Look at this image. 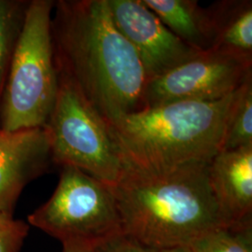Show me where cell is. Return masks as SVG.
<instances>
[{"mask_svg":"<svg viewBox=\"0 0 252 252\" xmlns=\"http://www.w3.org/2000/svg\"><path fill=\"white\" fill-rule=\"evenodd\" d=\"M252 77V59L211 49L150 80L146 108L179 101L212 102L233 94Z\"/></svg>","mask_w":252,"mask_h":252,"instance_id":"52a82bcc","label":"cell"},{"mask_svg":"<svg viewBox=\"0 0 252 252\" xmlns=\"http://www.w3.org/2000/svg\"><path fill=\"white\" fill-rule=\"evenodd\" d=\"M51 31L57 73L108 124L146 108L149 78L115 27L108 0L55 1Z\"/></svg>","mask_w":252,"mask_h":252,"instance_id":"6da1fadb","label":"cell"},{"mask_svg":"<svg viewBox=\"0 0 252 252\" xmlns=\"http://www.w3.org/2000/svg\"><path fill=\"white\" fill-rule=\"evenodd\" d=\"M108 5L115 27L134 48L149 81L201 53L175 36L142 0H108Z\"/></svg>","mask_w":252,"mask_h":252,"instance_id":"ba28073f","label":"cell"},{"mask_svg":"<svg viewBox=\"0 0 252 252\" xmlns=\"http://www.w3.org/2000/svg\"><path fill=\"white\" fill-rule=\"evenodd\" d=\"M94 252H154L126 234H118L96 246Z\"/></svg>","mask_w":252,"mask_h":252,"instance_id":"e0dca14e","label":"cell"},{"mask_svg":"<svg viewBox=\"0 0 252 252\" xmlns=\"http://www.w3.org/2000/svg\"><path fill=\"white\" fill-rule=\"evenodd\" d=\"M154 252H193L190 247H178L172 249H165L161 251H155Z\"/></svg>","mask_w":252,"mask_h":252,"instance_id":"d6986e66","label":"cell"},{"mask_svg":"<svg viewBox=\"0 0 252 252\" xmlns=\"http://www.w3.org/2000/svg\"><path fill=\"white\" fill-rule=\"evenodd\" d=\"M209 162L170 171H143L125 164L112 186L123 234L153 251L189 247L220 227L208 180Z\"/></svg>","mask_w":252,"mask_h":252,"instance_id":"7a4b0ae2","label":"cell"},{"mask_svg":"<svg viewBox=\"0 0 252 252\" xmlns=\"http://www.w3.org/2000/svg\"><path fill=\"white\" fill-rule=\"evenodd\" d=\"M28 2L0 0V99Z\"/></svg>","mask_w":252,"mask_h":252,"instance_id":"5bb4252c","label":"cell"},{"mask_svg":"<svg viewBox=\"0 0 252 252\" xmlns=\"http://www.w3.org/2000/svg\"><path fill=\"white\" fill-rule=\"evenodd\" d=\"M57 75V96L44 126L53 163L77 167L114 186L123 175L125 160L108 123L71 81Z\"/></svg>","mask_w":252,"mask_h":252,"instance_id":"5b68a950","label":"cell"},{"mask_svg":"<svg viewBox=\"0 0 252 252\" xmlns=\"http://www.w3.org/2000/svg\"><path fill=\"white\" fill-rule=\"evenodd\" d=\"M94 248L78 243L63 244V252H94Z\"/></svg>","mask_w":252,"mask_h":252,"instance_id":"ac0fdd59","label":"cell"},{"mask_svg":"<svg viewBox=\"0 0 252 252\" xmlns=\"http://www.w3.org/2000/svg\"><path fill=\"white\" fill-rule=\"evenodd\" d=\"M53 0L28 2L0 99V129L44 127L58 91L51 22Z\"/></svg>","mask_w":252,"mask_h":252,"instance_id":"277c9868","label":"cell"},{"mask_svg":"<svg viewBox=\"0 0 252 252\" xmlns=\"http://www.w3.org/2000/svg\"><path fill=\"white\" fill-rule=\"evenodd\" d=\"M208 180L220 227L252 226V145L216 154L208 164Z\"/></svg>","mask_w":252,"mask_h":252,"instance_id":"30bf717a","label":"cell"},{"mask_svg":"<svg viewBox=\"0 0 252 252\" xmlns=\"http://www.w3.org/2000/svg\"><path fill=\"white\" fill-rule=\"evenodd\" d=\"M252 145V77L236 91L226 120L221 151Z\"/></svg>","mask_w":252,"mask_h":252,"instance_id":"4fadbf2b","label":"cell"},{"mask_svg":"<svg viewBox=\"0 0 252 252\" xmlns=\"http://www.w3.org/2000/svg\"><path fill=\"white\" fill-rule=\"evenodd\" d=\"M193 252H252V226L217 228L189 246Z\"/></svg>","mask_w":252,"mask_h":252,"instance_id":"9a60e30c","label":"cell"},{"mask_svg":"<svg viewBox=\"0 0 252 252\" xmlns=\"http://www.w3.org/2000/svg\"><path fill=\"white\" fill-rule=\"evenodd\" d=\"M236 91L212 102L179 101L146 108L108 124L125 164L159 173L210 162L221 151Z\"/></svg>","mask_w":252,"mask_h":252,"instance_id":"3957f363","label":"cell"},{"mask_svg":"<svg viewBox=\"0 0 252 252\" xmlns=\"http://www.w3.org/2000/svg\"><path fill=\"white\" fill-rule=\"evenodd\" d=\"M172 33L190 48L212 49L213 28L207 9L195 0H142Z\"/></svg>","mask_w":252,"mask_h":252,"instance_id":"8fae6325","label":"cell"},{"mask_svg":"<svg viewBox=\"0 0 252 252\" xmlns=\"http://www.w3.org/2000/svg\"><path fill=\"white\" fill-rule=\"evenodd\" d=\"M61 168L53 195L28 216V223L62 244L92 248L123 234L111 186L77 167Z\"/></svg>","mask_w":252,"mask_h":252,"instance_id":"8992f818","label":"cell"},{"mask_svg":"<svg viewBox=\"0 0 252 252\" xmlns=\"http://www.w3.org/2000/svg\"><path fill=\"white\" fill-rule=\"evenodd\" d=\"M51 163L44 127L0 129V212L13 215L25 187L46 173Z\"/></svg>","mask_w":252,"mask_h":252,"instance_id":"9c48e42d","label":"cell"},{"mask_svg":"<svg viewBox=\"0 0 252 252\" xmlns=\"http://www.w3.org/2000/svg\"><path fill=\"white\" fill-rule=\"evenodd\" d=\"M29 229L26 221L0 212V252H20Z\"/></svg>","mask_w":252,"mask_h":252,"instance_id":"2e32d148","label":"cell"},{"mask_svg":"<svg viewBox=\"0 0 252 252\" xmlns=\"http://www.w3.org/2000/svg\"><path fill=\"white\" fill-rule=\"evenodd\" d=\"M207 9L213 28L212 49L252 59V0H220Z\"/></svg>","mask_w":252,"mask_h":252,"instance_id":"7c38bea8","label":"cell"}]
</instances>
